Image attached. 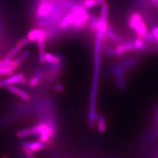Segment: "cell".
Segmentation results:
<instances>
[{
	"label": "cell",
	"mask_w": 158,
	"mask_h": 158,
	"mask_svg": "<svg viewBox=\"0 0 158 158\" xmlns=\"http://www.w3.org/2000/svg\"><path fill=\"white\" fill-rule=\"evenodd\" d=\"M156 8H157V10H158V5H157V6H156Z\"/></svg>",
	"instance_id": "cell-19"
},
{
	"label": "cell",
	"mask_w": 158,
	"mask_h": 158,
	"mask_svg": "<svg viewBox=\"0 0 158 158\" xmlns=\"http://www.w3.org/2000/svg\"><path fill=\"white\" fill-rule=\"evenodd\" d=\"M31 42H30V40L27 38V37L26 36L25 38H23V39L19 40L18 42H17V45L21 46V48H23L25 46L28 45L29 44H31Z\"/></svg>",
	"instance_id": "cell-15"
},
{
	"label": "cell",
	"mask_w": 158,
	"mask_h": 158,
	"mask_svg": "<svg viewBox=\"0 0 158 158\" xmlns=\"http://www.w3.org/2000/svg\"><path fill=\"white\" fill-rule=\"evenodd\" d=\"M134 46V50H141L142 48H144L145 45V42L144 40H142L140 38H136V39L133 42Z\"/></svg>",
	"instance_id": "cell-14"
},
{
	"label": "cell",
	"mask_w": 158,
	"mask_h": 158,
	"mask_svg": "<svg viewBox=\"0 0 158 158\" xmlns=\"http://www.w3.org/2000/svg\"><path fill=\"white\" fill-rule=\"evenodd\" d=\"M45 62L48 63L52 66L60 65L61 62V59L56 54H53L51 53H45Z\"/></svg>",
	"instance_id": "cell-7"
},
{
	"label": "cell",
	"mask_w": 158,
	"mask_h": 158,
	"mask_svg": "<svg viewBox=\"0 0 158 158\" xmlns=\"http://www.w3.org/2000/svg\"><path fill=\"white\" fill-rule=\"evenodd\" d=\"M151 2L154 6H157L158 4V0H150Z\"/></svg>",
	"instance_id": "cell-18"
},
{
	"label": "cell",
	"mask_w": 158,
	"mask_h": 158,
	"mask_svg": "<svg viewBox=\"0 0 158 158\" xmlns=\"http://www.w3.org/2000/svg\"><path fill=\"white\" fill-rule=\"evenodd\" d=\"M21 49H22V48L17 44L15 46H14L12 49H11L8 52V53L5 56L4 59H5V60L13 59V58L14 57L16 56L17 55L19 54L20 51H21Z\"/></svg>",
	"instance_id": "cell-9"
},
{
	"label": "cell",
	"mask_w": 158,
	"mask_h": 158,
	"mask_svg": "<svg viewBox=\"0 0 158 158\" xmlns=\"http://www.w3.org/2000/svg\"><path fill=\"white\" fill-rule=\"evenodd\" d=\"M132 50H134L133 42H128L121 44V45L117 46L113 51V53L117 56H122L125 53Z\"/></svg>",
	"instance_id": "cell-6"
},
{
	"label": "cell",
	"mask_w": 158,
	"mask_h": 158,
	"mask_svg": "<svg viewBox=\"0 0 158 158\" xmlns=\"http://www.w3.org/2000/svg\"><path fill=\"white\" fill-rule=\"evenodd\" d=\"M151 33L152 34L153 40H155V43L158 44V27H155L152 29Z\"/></svg>",
	"instance_id": "cell-16"
},
{
	"label": "cell",
	"mask_w": 158,
	"mask_h": 158,
	"mask_svg": "<svg viewBox=\"0 0 158 158\" xmlns=\"http://www.w3.org/2000/svg\"><path fill=\"white\" fill-rule=\"evenodd\" d=\"M102 40L96 36V48H95V67L94 72V80L92 85L91 94L90 112L96 113V95L98 79V73L100 64V51Z\"/></svg>",
	"instance_id": "cell-1"
},
{
	"label": "cell",
	"mask_w": 158,
	"mask_h": 158,
	"mask_svg": "<svg viewBox=\"0 0 158 158\" xmlns=\"http://www.w3.org/2000/svg\"><path fill=\"white\" fill-rule=\"evenodd\" d=\"M29 54H30L29 51H24V52H23V53H21L19 55H18L14 60H15V62L17 63L20 64V63L23 62L25 59H27L28 57Z\"/></svg>",
	"instance_id": "cell-13"
},
{
	"label": "cell",
	"mask_w": 158,
	"mask_h": 158,
	"mask_svg": "<svg viewBox=\"0 0 158 158\" xmlns=\"http://www.w3.org/2000/svg\"><path fill=\"white\" fill-rule=\"evenodd\" d=\"M14 74V69L6 66L0 67V76H10Z\"/></svg>",
	"instance_id": "cell-12"
},
{
	"label": "cell",
	"mask_w": 158,
	"mask_h": 158,
	"mask_svg": "<svg viewBox=\"0 0 158 158\" xmlns=\"http://www.w3.org/2000/svg\"><path fill=\"white\" fill-rule=\"evenodd\" d=\"M97 121L98 131L100 132H104L106 128V121H105V119L104 118V117L101 115H99L97 117Z\"/></svg>",
	"instance_id": "cell-11"
},
{
	"label": "cell",
	"mask_w": 158,
	"mask_h": 158,
	"mask_svg": "<svg viewBox=\"0 0 158 158\" xmlns=\"http://www.w3.org/2000/svg\"><path fill=\"white\" fill-rule=\"evenodd\" d=\"M55 89H56V90L57 91H61L62 90L61 85H59V84H57V85H55Z\"/></svg>",
	"instance_id": "cell-17"
},
{
	"label": "cell",
	"mask_w": 158,
	"mask_h": 158,
	"mask_svg": "<svg viewBox=\"0 0 158 158\" xmlns=\"http://www.w3.org/2000/svg\"><path fill=\"white\" fill-rule=\"evenodd\" d=\"M27 80L23 73L14 74L8 77L1 80L0 81V87H6L9 85H25Z\"/></svg>",
	"instance_id": "cell-3"
},
{
	"label": "cell",
	"mask_w": 158,
	"mask_h": 158,
	"mask_svg": "<svg viewBox=\"0 0 158 158\" xmlns=\"http://www.w3.org/2000/svg\"><path fill=\"white\" fill-rule=\"evenodd\" d=\"M27 37L30 40L31 42H37L40 40H47L49 38V35L45 29L40 28H37L33 29L29 31Z\"/></svg>",
	"instance_id": "cell-4"
},
{
	"label": "cell",
	"mask_w": 158,
	"mask_h": 158,
	"mask_svg": "<svg viewBox=\"0 0 158 158\" xmlns=\"http://www.w3.org/2000/svg\"><path fill=\"white\" fill-rule=\"evenodd\" d=\"M6 88L12 94H15L16 96L25 102H29L31 100V97L27 91L23 90L20 88L17 87V86H15V85H7Z\"/></svg>",
	"instance_id": "cell-5"
},
{
	"label": "cell",
	"mask_w": 158,
	"mask_h": 158,
	"mask_svg": "<svg viewBox=\"0 0 158 158\" xmlns=\"http://www.w3.org/2000/svg\"><path fill=\"white\" fill-rule=\"evenodd\" d=\"M130 28L134 31L137 38L144 40L148 34L146 23L143 22L140 14L133 12L131 14L128 20Z\"/></svg>",
	"instance_id": "cell-2"
},
{
	"label": "cell",
	"mask_w": 158,
	"mask_h": 158,
	"mask_svg": "<svg viewBox=\"0 0 158 158\" xmlns=\"http://www.w3.org/2000/svg\"><path fill=\"white\" fill-rule=\"evenodd\" d=\"M106 2V0H83L81 4L87 9L96 6H102Z\"/></svg>",
	"instance_id": "cell-8"
},
{
	"label": "cell",
	"mask_w": 158,
	"mask_h": 158,
	"mask_svg": "<svg viewBox=\"0 0 158 158\" xmlns=\"http://www.w3.org/2000/svg\"><path fill=\"white\" fill-rule=\"evenodd\" d=\"M42 77V72H38L34 75L29 81V85L31 87H36L40 84V79Z\"/></svg>",
	"instance_id": "cell-10"
}]
</instances>
